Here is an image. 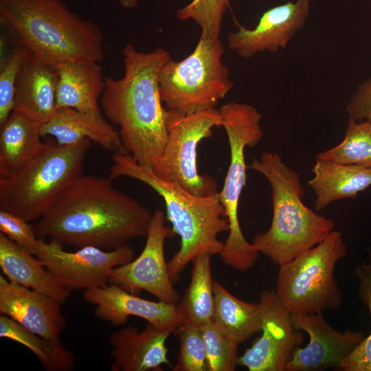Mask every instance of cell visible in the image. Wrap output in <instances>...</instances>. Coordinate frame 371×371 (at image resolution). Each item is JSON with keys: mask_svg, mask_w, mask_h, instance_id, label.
I'll use <instances>...</instances> for the list:
<instances>
[{"mask_svg": "<svg viewBox=\"0 0 371 371\" xmlns=\"http://www.w3.org/2000/svg\"><path fill=\"white\" fill-rule=\"evenodd\" d=\"M346 251L341 233L333 230L315 246L279 265L276 293L283 306L291 315L337 310L342 296L333 271Z\"/></svg>", "mask_w": 371, "mask_h": 371, "instance_id": "cell-9", "label": "cell"}, {"mask_svg": "<svg viewBox=\"0 0 371 371\" xmlns=\"http://www.w3.org/2000/svg\"><path fill=\"white\" fill-rule=\"evenodd\" d=\"M232 0H192L177 12L181 21L193 20L201 28V36L219 38L224 14Z\"/></svg>", "mask_w": 371, "mask_h": 371, "instance_id": "cell-30", "label": "cell"}, {"mask_svg": "<svg viewBox=\"0 0 371 371\" xmlns=\"http://www.w3.org/2000/svg\"><path fill=\"white\" fill-rule=\"evenodd\" d=\"M64 287L89 289L109 284L110 271L133 259V249L127 244L112 250L93 246L67 251L53 240L39 238L34 255Z\"/></svg>", "mask_w": 371, "mask_h": 371, "instance_id": "cell-11", "label": "cell"}, {"mask_svg": "<svg viewBox=\"0 0 371 371\" xmlns=\"http://www.w3.org/2000/svg\"><path fill=\"white\" fill-rule=\"evenodd\" d=\"M208 371H234L238 364V343L215 323L200 327Z\"/></svg>", "mask_w": 371, "mask_h": 371, "instance_id": "cell-29", "label": "cell"}, {"mask_svg": "<svg viewBox=\"0 0 371 371\" xmlns=\"http://www.w3.org/2000/svg\"><path fill=\"white\" fill-rule=\"evenodd\" d=\"M61 304L49 295L0 276V313L46 339L59 340L65 328Z\"/></svg>", "mask_w": 371, "mask_h": 371, "instance_id": "cell-17", "label": "cell"}, {"mask_svg": "<svg viewBox=\"0 0 371 371\" xmlns=\"http://www.w3.org/2000/svg\"><path fill=\"white\" fill-rule=\"evenodd\" d=\"M218 110L230 150L229 165L218 192L229 229L219 255L225 265L243 272L255 264L259 253L244 237L238 213L242 191L247 185L245 150L256 146L263 136L261 115L254 106L236 102L226 103Z\"/></svg>", "mask_w": 371, "mask_h": 371, "instance_id": "cell-7", "label": "cell"}, {"mask_svg": "<svg viewBox=\"0 0 371 371\" xmlns=\"http://www.w3.org/2000/svg\"><path fill=\"white\" fill-rule=\"evenodd\" d=\"M214 296L212 322L234 341L240 344L262 330L260 303L239 300L217 282H214Z\"/></svg>", "mask_w": 371, "mask_h": 371, "instance_id": "cell-25", "label": "cell"}, {"mask_svg": "<svg viewBox=\"0 0 371 371\" xmlns=\"http://www.w3.org/2000/svg\"><path fill=\"white\" fill-rule=\"evenodd\" d=\"M0 22L19 45L53 65L104 58V36L62 0H0Z\"/></svg>", "mask_w": 371, "mask_h": 371, "instance_id": "cell-3", "label": "cell"}, {"mask_svg": "<svg viewBox=\"0 0 371 371\" xmlns=\"http://www.w3.org/2000/svg\"><path fill=\"white\" fill-rule=\"evenodd\" d=\"M312 172L314 177L308 184L315 195L316 211L324 210L332 202L355 198L371 186V168L363 166L317 158Z\"/></svg>", "mask_w": 371, "mask_h": 371, "instance_id": "cell-23", "label": "cell"}, {"mask_svg": "<svg viewBox=\"0 0 371 371\" xmlns=\"http://www.w3.org/2000/svg\"><path fill=\"white\" fill-rule=\"evenodd\" d=\"M122 53L124 76L104 78L102 109L109 120L120 127L125 152L138 164L153 168L167 139L168 111L162 105L159 76L170 55L161 47L142 52L130 43Z\"/></svg>", "mask_w": 371, "mask_h": 371, "instance_id": "cell-2", "label": "cell"}, {"mask_svg": "<svg viewBox=\"0 0 371 371\" xmlns=\"http://www.w3.org/2000/svg\"><path fill=\"white\" fill-rule=\"evenodd\" d=\"M219 126L222 118L216 109L188 115L168 111L166 143L153 172L162 180L177 183L196 196L217 193L214 179L198 171L197 148L200 142L212 135L214 127Z\"/></svg>", "mask_w": 371, "mask_h": 371, "instance_id": "cell-10", "label": "cell"}, {"mask_svg": "<svg viewBox=\"0 0 371 371\" xmlns=\"http://www.w3.org/2000/svg\"><path fill=\"white\" fill-rule=\"evenodd\" d=\"M345 110L350 118L371 122V78L357 86Z\"/></svg>", "mask_w": 371, "mask_h": 371, "instance_id": "cell-35", "label": "cell"}, {"mask_svg": "<svg viewBox=\"0 0 371 371\" xmlns=\"http://www.w3.org/2000/svg\"><path fill=\"white\" fill-rule=\"evenodd\" d=\"M174 234L172 228L165 225L164 213L155 210L142 251L135 260L113 268L109 273V284L135 295L144 291L161 302L177 304L179 295L173 286L164 254L165 240Z\"/></svg>", "mask_w": 371, "mask_h": 371, "instance_id": "cell-12", "label": "cell"}, {"mask_svg": "<svg viewBox=\"0 0 371 371\" xmlns=\"http://www.w3.org/2000/svg\"><path fill=\"white\" fill-rule=\"evenodd\" d=\"M0 337L10 339L28 348L47 371H69L74 366V355L63 346L60 339H46L2 314L0 316Z\"/></svg>", "mask_w": 371, "mask_h": 371, "instance_id": "cell-27", "label": "cell"}, {"mask_svg": "<svg viewBox=\"0 0 371 371\" xmlns=\"http://www.w3.org/2000/svg\"><path fill=\"white\" fill-rule=\"evenodd\" d=\"M179 342L175 371H208L200 328L179 325L174 331Z\"/></svg>", "mask_w": 371, "mask_h": 371, "instance_id": "cell-32", "label": "cell"}, {"mask_svg": "<svg viewBox=\"0 0 371 371\" xmlns=\"http://www.w3.org/2000/svg\"><path fill=\"white\" fill-rule=\"evenodd\" d=\"M211 256L209 254H202L192 260L190 284L177 304L181 317V324L200 328L212 322L214 296Z\"/></svg>", "mask_w": 371, "mask_h": 371, "instance_id": "cell-26", "label": "cell"}, {"mask_svg": "<svg viewBox=\"0 0 371 371\" xmlns=\"http://www.w3.org/2000/svg\"><path fill=\"white\" fill-rule=\"evenodd\" d=\"M83 297L95 306L98 318L113 326L126 324L129 316L140 317L161 328L176 329L181 324L177 304L145 300L115 284L86 289Z\"/></svg>", "mask_w": 371, "mask_h": 371, "instance_id": "cell-16", "label": "cell"}, {"mask_svg": "<svg viewBox=\"0 0 371 371\" xmlns=\"http://www.w3.org/2000/svg\"><path fill=\"white\" fill-rule=\"evenodd\" d=\"M175 330L148 323L140 332L134 326L128 325L111 333L109 337L111 370H158L163 364L170 365L166 341Z\"/></svg>", "mask_w": 371, "mask_h": 371, "instance_id": "cell-18", "label": "cell"}, {"mask_svg": "<svg viewBox=\"0 0 371 371\" xmlns=\"http://www.w3.org/2000/svg\"><path fill=\"white\" fill-rule=\"evenodd\" d=\"M248 168L263 175L271 190L273 216L269 229L256 234L252 245L279 265L315 246L333 231L334 222L306 206L300 175L277 153L264 152L252 158Z\"/></svg>", "mask_w": 371, "mask_h": 371, "instance_id": "cell-5", "label": "cell"}, {"mask_svg": "<svg viewBox=\"0 0 371 371\" xmlns=\"http://www.w3.org/2000/svg\"><path fill=\"white\" fill-rule=\"evenodd\" d=\"M30 52L18 45L1 63L0 69V126L14 109L16 83L21 68Z\"/></svg>", "mask_w": 371, "mask_h": 371, "instance_id": "cell-33", "label": "cell"}, {"mask_svg": "<svg viewBox=\"0 0 371 371\" xmlns=\"http://www.w3.org/2000/svg\"><path fill=\"white\" fill-rule=\"evenodd\" d=\"M0 232L14 243L35 255L39 238L33 225L24 218L0 210Z\"/></svg>", "mask_w": 371, "mask_h": 371, "instance_id": "cell-34", "label": "cell"}, {"mask_svg": "<svg viewBox=\"0 0 371 371\" xmlns=\"http://www.w3.org/2000/svg\"><path fill=\"white\" fill-rule=\"evenodd\" d=\"M219 38L200 36L192 52L180 61L168 60L159 76V93L166 109L188 115L216 109L234 87L222 61Z\"/></svg>", "mask_w": 371, "mask_h": 371, "instance_id": "cell-8", "label": "cell"}, {"mask_svg": "<svg viewBox=\"0 0 371 371\" xmlns=\"http://www.w3.org/2000/svg\"><path fill=\"white\" fill-rule=\"evenodd\" d=\"M126 177L153 189L165 203L166 218L180 237V248L168 262L175 282L185 267L199 255L219 254L223 243L218 235L229 229L218 192L208 196L193 194L179 185L158 177L150 167L138 164L129 154L114 153L109 177Z\"/></svg>", "mask_w": 371, "mask_h": 371, "instance_id": "cell-4", "label": "cell"}, {"mask_svg": "<svg viewBox=\"0 0 371 371\" xmlns=\"http://www.w3.org/2000/svg\"><path fill=\"white\" fill-rule=\"evenodd\" d=\"M262 336L239 357L238 364L249 371H284L293 351L302 343L291 314L283 306L276 291L265 289L260 295Z\"/></svg>", "mask_w": 371, "mask_h": 371, "instance_id": "cell-13", "label": "cell"}, {"mask_svg": "<svg viewBox=\"0 0 371 371\" xmlns=\"http://www.w3.org/2000/svg\"><path fill=\"white\" fill-rule=\"evenodd\" d=\"M124 9H132L137 6L139 0H116Z\"/></svg>", "mask_w": 371, "mask_h": 371, "instance_id": "cell-36", "label": "cell"}, {"mask_svg": "<svg viewBox=\"0 0 371 371\" xmlns=\"http://www.w3.org/2000/svg\"><path fill=\"white\" fill-rule=\"evenodd\" d=\"M56 66L58 76L57 109L69 107L95 118L105 120L98 104L105 87L99 62L68 61Z\"/></svg>", "mask_w": 371, "mask_h": 371, "instance_id": "cell-20", "label": "cell"}, {"mask_svg": "<svg viewBox=\"0 0 371 371\" xmlns=\"http://www.w3.org/2000/svg\"><path fill=\"white\" fill-rule=\"evenodd\" d=\"M317 158L371 168V122L348 117L342 142L319 153Z\"/></svg>", "mask_w": 371, "mask_h": 371, "instance_id": "cell-28", "label": "cell"}, {"mask_svg": "<svg viewBox=\"0 0 371 371\" xmlns=\"http://www.w3.org/2000/svg\"><path fill=\"white\" fill-rule=\"evenodd\" d=\"M89 139L69 146L44 142L19 172L0 179V210L31 222L41 218L62 192L82 175Z\"/></svg>", "mask_w": 371, "mask_h": 371, "instance_id": "cell-6", "label": "cell"}, {"mask_svg": "<svg viewBox=\"0 0 371 371\" xmlns=\"http://www.w3.org/2000/svg\"><path fill=\"white\" fill-rule=\"evenodd\" d=\"M297 330L306 332L310 341L297 348L285 366L286 371H315L337 368L365 339L363 333L349 330L339 333L330 326L322 313L291 315Z\"/></svg>", "mask_w": 371, "mask_h": 371, "instance_id": "cell-14", "label": "cell"}, {"mask_svg": "<svg viewBox=\"0 0 371 371\" xmlns=\"http://www.w3.org/2000/svg\"><path fill=\"white\" fill-rule=\"evenodd\" d=\"M355 275L360 281L359 295L371 315V254L368 262L357 266ZM343 371H371V333L337 368Z\"/></svg>", "mask_w": 371, "mask_h": 371, "instance_id": "cell-31", "label": "cell"}, {"mask_svg": "<svg viewBox=\"0 0 371 371\" xmlns=\"http://www.w3.org/2000/svg\"><path fill=\"white\" fill-rule=\"evenodd\" d=\"M56 66L30 52L19 75L13 111L44 124L57 109Z\"/></svg>", "mask_w": 371, "mask_h": 371, "instance_id": "cell-19", "label": "cell"}, {"mask_svg": "<svg viewBox=\"0 0 371 371\" xmlns=\"http://www.w3.org/2000/svg\"><path fill=\"white\" fill-rule=\"evenodd\" d=\"M311 0H295L265 11L254 29L234 20L237 32L227 35V46L239 56L249 58L258 53H275L286 48L289 41L305 25Z\"/></svg>", "mask_w": 371, "mask_h": 371, "instance_id": "cell-15", "label": "cell"}, {"mask_svg": "<svg viewBox=\"0 0 371 371\" xmlns=\"http://www.w3.org/2000/svg\"><path fill=\"white\" fill-rule=\"evenodd\" d=\"M41 135L54 137L60 146L73 145L89 139L114 153H126L119 131L106 122L69 107L58 108L41 126Z\"/></svg>", "mask_w": 371, "mask_h": 371, "instance_id": "cell-21", "label": "cell"}, {"mask_svg": "<svg viewBox=\"0 0 371 371\" xmlns=\"http://www.w3.org/2000/svg\"><path fill=\"white\" fill-rule=\"evenodd\" d=\"M41 126L14 111L0 126V179L16 175L39 152L44 143Z\"/></svg>", "mask_w": 371, "mask_h": 371, "instance_id": "cell-24", "label": "cell"}, {"mask_svg": "<svg viewBox=\"0 0 371 371\" xmlns=\"http://www.w3.org/2000/svg\"><path fill=\"white\" fill-rule=\"evenodd\" d=\"M112 179L82 175L33 225L38 238L112 250L146 236L153 213L114 187Z\"/></svg>", "mask_w": 371, "mask_h": 371, "instance_id": "cell-1", "label": "cell"}, {"mask_svg": "<svg viewBox=\"0 0 371 371\" xmlns=\"http://www.w3.org/2000/svg\"><path fill=\"white\" fill-rule=\"evenodd\" d=\"M0 267L9 281L49 295L60 304L70 296L71 291L62 286L34 254L2 233Z\"/></svg>", "mask_w": 371, "mask_h": 371, "instance_id": "cell-22", "label": "cell"}]
</instances>
